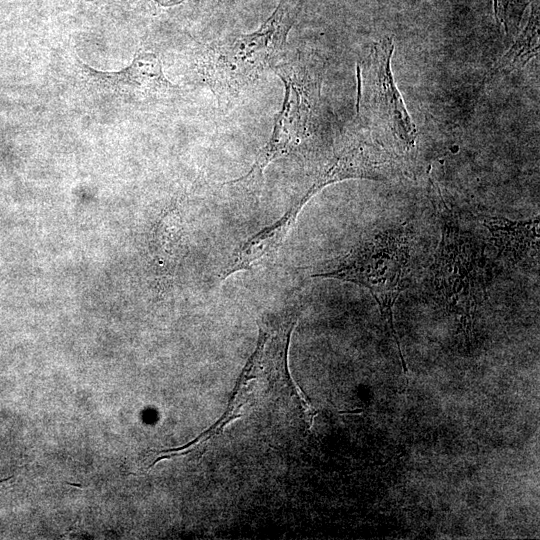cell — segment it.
<instances>
[{
    "label": "cell",
    "instance_id": "6da1fadb",
    "mask_svg": "<svg viewBox=\"0 0 540 540\" xmlns=\"http://www.w3.org/2000/svg\"><path fill=\"white\" fill-rule=\"evenodd\" d=\"M411 254L409 231L402 226L390 227L362 238L345 255L328 260L313 274L355 283L370 291L395 340L405 374L407 366L394 327L393 307L409 285Z\"/></svg>",
    "mask_w": 540,
    "mask_h": 540
},
{
    "label": "cell",
    "instance_id": "7a4b0ae2",
    "mask_svg": "<svg viewBox=\"0 0 540 540\" xmlns=\"http://www.w3.org/2000/svg\"><path fill=\"white\" fill-rule=\"evenodd\" d=\"M294 19L292 2L281 0L256 31L213 43L205 50L201 70L221 105H228L266 69L278 64Z\"/></svg>",
    "mask_w": 540,
    "mask_h": 540
},
{
    "label": "cell",
    "instance_id": "3957f363",
    "mask_svg": "<svg viewBox=\"0 0 540 540\" xmlns=\"http://www.w3.org/2000/svg\"><path fill=\"white\" fill-rule=\"evenodd\" d=\"M391 37L372 43L358 65L357 116L360 125L395 156L415 146L417 130L398 91L390 61Z\"/></svg>",
    "mask_w": 540,
    "mask_h": 540
},
{
    "label": "cell",
    "instance_id": "277c9868",
    "mask_svg": "<svg viewBox=\"0 0 540 540\" xmlns=\"http://www.w3.org/2000/svg\"><path fill=\"white\" fill-rule=\"evenodd\" d=\"M284 84V100L276 115L269 141L257 154L249 172L237 179L247 188L261 185L265 168L276 159L297 153L311 136L320 99L322 68L318 60L298 56L275 65Z\"/></svg>",
    "mask_w": 540,
    "mask_h": 540
},
{
    "label": "cell",
    "instance_id": "5b68a950",
    "mask_svg": "<svg viewBox=\"0 0 540 540\" xmlns=\"http://www.w3.org/2000/svg\"><path fill=\"white\" fill-rule=\"evenodd\" d=\"M442 237L431 267L440 303L470 330L485 296L483 255L474 237L465 231L442 203Z\"/></svg>",
    "mask_w": 540,
    "mask_h": 540
},
{
    "label": "cell",
    "instance_id": "8992f818",
    "mask_svg": "<svg viewBox=\"0 0 540 540\" xmlns=\"http://www.w3.org/2000/svg\"><path fill=\"white\" fill-rule=\"evenodd\" d=\"M395 157L362 126L348 130L330 143L307 150L309 166L302 202L305 204L323 187L342 180L391 179L401 172Z\"/></svg>",
    "mask_w": 540,
    "mask_h": 540
},
{
    "label": "cell",
    "instance_id": "52a82bcc",
    "mask_svg": "<svg viewBox=\"0 0 540 540\" xmlns=\"http://www.w3.org/2000/svg\"><path fill=\"white\" fill-rule=\"evenodd\" d=\"M78 65L86 83L102 92L159 98L180 91L166 78L161 61L153 52L138 51L131 64L115 72L96 70L81 60H78Z\"/></svg>",
    "mask_w": 540,
    "mask_h": 540
},
{
    "label": "cell",
    "instance_id": "ba28073f",
    "mask_svg": "<svg viewBox=\"0 0 540 540\" xmlns=\"http://www.w3.org/2000/svg\"><path fill=\"white\" fill-rule=\"evenodd\" d=\"M482 222L491 233L499 256L513 263L538 258V217L524 221H514L503 217H485Z\"/></svg>",
    "mask_w": 540,
    "mask_h": 540
},
{
    "label": "cell",
    "instance_id": "9c48e42d",
    "mask_svg": "<svg viewBox=\"0 0 540 540\" xmlns=\"http://www.w3.org/2000/svg\"><path fill=\"white\" fill-rule=\"evenodd\" d=\"M539 51V4L532 2L531 14L526 27L520 32L513 45L495 64L488 79L507 75L522 68Z\"/></svg>",
    "mask_w": 540,
    "mask_h": 540
},
{
    "label": "cell",
    "instance_id": "30bf717a",
    "mask_svg": "<svg viewBox=\"0 0 540 540\" xmlns=\"http://www.w3.org/2000/svg\"><path fill=\"white\" fill-rule=\"evenodd\" d=\"M533 1L535 0H493L497 21L504 26L508 35H513L519 30L522 15L528 4Z\"/></svg>",
    "mask_w": 540,
    "mask_h": 540
},
{
    "label": "cell",
    "instance_id": "8fae6325",
    "mask_svg": "<svg viewBox=\"0 0 540 540\" xmlns=\"http://www.w3.org/2000/svg\"><path fill=\"white\" fill-rule=\"evenodd\" d=\"M155 2L159 6L169 7L182 3L185 0H149Z\"/></svg>",
    "mask_w": 540,
    "mask_h": 540
},
{
    "label": "cell",
    "instance_id": "7c38bea8",
    "mask_svg": "<svg viewBox=\"0 0 540 540\" xmlns=\"http://www.w3.org/2000/svg\"><path fill=\"white\" fill-rule=\"evenodd\" d=\"M3 482V481H0V483Z\"/></svg>",
    "mask_w": 540,
    "mask_h": 540
}]
</instances>
